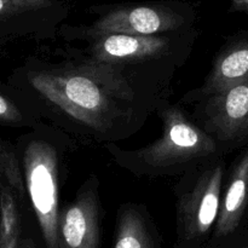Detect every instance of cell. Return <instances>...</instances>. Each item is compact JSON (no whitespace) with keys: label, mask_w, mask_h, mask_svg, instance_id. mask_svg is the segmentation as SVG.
Masks as SVG:
<instances>
[{"label":"cell","mask_w":248,"mask_h":248,"mask_svg":"<svg viewBox=\"0 0 248 248\" xmlns=\"http://www.w3.org/2000/svg\"><path fill=\"white\" fill-rule=\"evenodd\" d=\"M19 160L27 196L45 248H58L60 223V155L41 133H29L19 143Z\"/></svg>","instance_id":"4"},{"label":"cell","mask_w":248,"mask_h":248,"mask_svg":"<svg viewBox=\"0 0 248 248\" xmlns=\"http://www.w3.org/2000/svg\"><path fill=\"white\" fill-rule=\"evenodd\" d=\"M176 248H201V246H196V245H190V244H182V242H179L178 246Z\"/></svg>","instance_id":"17"},{"label":"cell","mask_w":248,"mask_h":248,"mask_svg":"<svg viewBox=\"0 0 248 248\" xmlns=\"http://www.w3.org/2000/svg\"><path fill=\"white\" fill-rule=\"evenodd\" d=\"M202 118V128L212 136L219 149L248 143V82L203 99Z\"/></svg>","instance_id":"8"},{"label":"cell","mask_w":248,"mask_h":248,"mask_svg":"<svg viewBox=\"0 0 248 248\" xmlns=\"http://www.w3.org/2000/svg\"><path fill=\"white\" fill-rule=\"evenodd\" d=\"M198 35L196 28L159 35L108 34L87 40L82 52L109 64L173 68L186 61Z\"/></svg>","instance_id":"5"},{"label":"cell","mask_w":248,"mask_h":248,"mask_svg":"<svg viewBox=\"0 0 248 248\" xmlns=\"http://www.w3.org/2000/svg\"><path fill=\"white\" fill-rule=\"evenodd\" d=\"M69 11L67 0H0V47L16 38H52Z\"/></svg>","instance_id":"7"},{"label":"cell","mask_w":248,"mask_h":248,"mask_svg":"<svg viewBox=\"0 0 248 248\" xmlns=\"http://www.w3.org/2000/svg\"><path fill=\"white\" fill-rule=\"evenodd\" d=\"M21 248H36V245L31 237H23L21 242Z\"/></svg>","instance_id":"16"},{"label":"cell","mask_w":248,"mask_h":248,"mask_svg":"<svg viewBox=\"0 0 248 248\" xmlns=\"http://www.w3.org/2000/svg\"><path fill=\"white\" fill-rule=\"evenodd\" d=\"M244 82H248V31H240L228 39L218 52L202 86L189 93L186 98L203 101Z\"/></svg>","instance_id":"10"},{"label":"cell","mask_w":248,"mask_h":248,"mask_svg":"<svg viewBox=\"0 0 248 248\" xmlns=\"http://www.w3.org/2000/svg\"><path fill=\"white\" fill-rule=\"evenodd\" d=\"M159 115L161 136L147 147L124 150L115 144L104 145L116 164L138 177L157 178L183 173L219 153L212 136L194 124L178 106L162 104Z\"/></svg>","instance_id":"2"},{"label":"cell","mask_w":248,"mask_h":248,"mask_svg":"<svg viewBox=\"0 0 248 248\" xmlns=\"http://www.w3.org/2000/svg\"><path fill=\"white\" fill-rule=\"evenodd\" d=\"M113 248H160L154 230L137 206H124L119 211Z\"/></svg>","instance_id":"12"},{"label":"cell","mask_w":248,"mask_h":248,"mask_svg":"<svg viewBox=\"0 0 248 248\" xmlns=\"http://www.w3.org/2000/svg\"><path fill=\"white\" fill-rule=\"evenodd\" d=\"M87 11L97 15L91 24H62L58 34L67 41H87L108 34L159 35L195 28L198 17L195 5L181 0L93 5Z\"/></svg>","instance_id":"3"},{"label":"cell","mask_w":248,"mask_h":248,"mask_svg":"<svg viewBox=\"0 0 248 248\" xmlns=\"http://www.w3.org/2000/svg\"><path fill=\"white\" fill-rule=\"evenodd\" d=\"M58 248H101L98 179L90 177L61 210Z\"/></svg>","instance_id":"9"},{"label":"cell","mask_w":248,"mask_h":248,"mask_svg":"<svg viewBox=\"0 0 248 248\" xmlns=\"http://www.w3.org/2000/svg\"><path fill=\"white\" fill-rule=\"evenodd\" d=\"M230 12H244L248 16V0H230Z\"/></svg>","instance_id":"15"},{"label":"cell","mask_w":248,"mask_h":248,"mask_svg":"<svg viewBox=\"0 0 248 248\" xmlns=\"http://www.w3.org/2000/svg\"><path fill=\"white\" fill-rule=\"evenodd\" d=\"M248 208V147L235 160L222 193L219 213L213 229L215 241L236 234Z\"/></svg>","instance_id":"11"},{"label":"cell","mask_w":248,"mask_h":248,"mask_svg":"<svg viewBox=\"0 0 248 248\" xmlns=\"http://www.w3.org/2000/svg\"><path fill=\"white\" fill-rule=\"evenodd\" d=\"M247 230H248V225H247Z\"/></svg>","instance_id":"18"},{"label":"cell","mask_w":248,"mask_h":248,"mask_svg":"<svg viewBox=\"0 0 248 248\" xmlns=\"http://www.w3.org/2000/svg\"><path fill=\"white\" fill-rule=\"evenodd\" d=\"M211 248H248V230L242 234H234L224 240L216 242Z\"/></svg>","instance_id":"14"},{"label":"cell","mask_w":248,"mask_h":248,"mask_svg":"<svg viewBox=\"0 0 248 248\" xmlns=\"http://www.w3.org/2000/svg\"><path fill=\"white\" fill-rule=\"evenodd\" d=\"M143 68L86 55L29 58L14 70L7 86L39 119L86 142L115 144L135 135L164 104L166 81L155 77L166 75Z\"/></svg>","instance_id":"1"},{"label":"cell","mask_w":248,"mask_h":248,"mask_svg":"<svg viewBox=\"0 0 248 248\" xmlns=\"http://www.w3.org/2000/svg\"><path fill=\"white\" fill-rule=\"evenodd\" d=\"M224 173L225 165L222 159L210 162L199 174L193 188L181 196L177 206L179 242L201 246L216 225Z\"/></svg>","instance_id":"6"},{"label":"cell","mask_w":248,"mask_h":248,"mask_svg":"<svg viewBox=\"0 0 248 248\" xmlns=\"http://www.w3.org/2000/svg\"><path fill=\"white\" fill-rule=\"evenodd\" d=\"M39 125V118L9 86L0 85V126L26 127Z\"/></svg>","instance_id":"13"}]
</instances>
